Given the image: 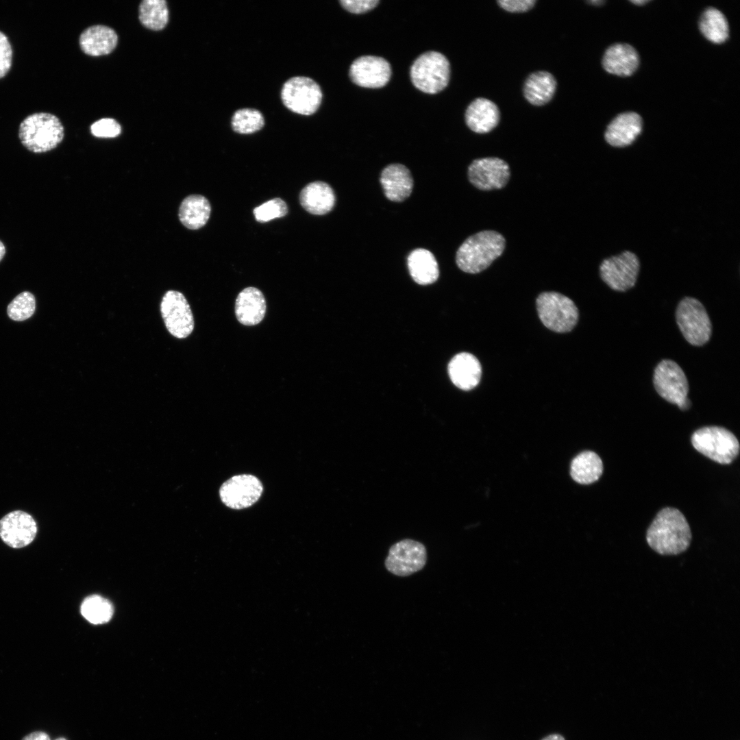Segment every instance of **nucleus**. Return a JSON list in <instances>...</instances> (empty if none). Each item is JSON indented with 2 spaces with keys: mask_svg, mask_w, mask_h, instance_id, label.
Here are the masks:
<instances>
[{
  "mask_svg": "<svg viewBox=\"0 0 740 740\" xmlns=\"http://www.w3.org/2000/svg\"><path fill=\"white\" fill-rule=\"evenodd\" d=\"M642 130V119L636 112L618 114L608 125L604 138L611 146L623 147L633 143Z\"/></svg>",
  "mask_w": 740,
  "mask_h": 740,
  "instance_id": "6ab92c4d",
  "label": "nucleus"
},
{
  "mask_svg": "<svg viewBox=\"0 0 740 740\" xmlns=\"http://www.w3.org/2000/svg\"><path fill=\"white\" fill-rule=\"evenodd\" d=\"M92 134L99 138H114L121 132V125L111 118H103L95 121L90 126Z\"/></svg>",
  "mask_w": 740,
  "mask_h": 740,
  "instance_id": "f704fd0d",
  "label": "nucleus"
},
{
  "mask_svg": "<svg viewBox=\"0 0 740 740\" xmlns=\"http://www.w3.org/2000/svg\"><path fill=\"white\" fill-rule=\"evenodd\" d=\"M426 560L425 545L415 540L405 539L390 547L384 565L391 574L408 576L422 569Z\"/></svg>",
  "mask_w": 740,
  "mask_h": 740,
  "instance_id": "9d476101",
  "label": "nucleus"
},
{
  "mask_svg": "<svg viewBox=\"0 0 740 740\" xmlns=\"http://www.w3.org/2000/svg\"><path fill=\"white\" fill-rule=\"evenodd\" d=\"M266 301L262 293L252 286L242 290L235 302V314L238 321L247 326L260 323L266 313Z\"/></svg>",
  "mask_w": 740,
  "mask_h": 740,
  "instance_id": "aec40b11",
  "label": "nucleus"
},
{
  "mask_svg": "<svg viewBox=\"0 0 740 740\" xmlns=\"http://www.w3.org/2000/svg\"><path fill=\"white\" fill-rule=\"evenodd\" d=\"M539 317L548 329L560 333L571 331L578 319V310L569 297L556 292H544L536 299Z\"/></svg>",
  "mask_w": 740,
  "mask_h": 740,
  "instance_id": "423d86ee",
  "label": "nucleus"
},
{
  "mask_svg": "<svg viewBox=\"0 0 740 740\" xmlns=\"http://www.w3.org/2000/svg\"><path fill=\"white\" fill-rule=\"evenodd\" d=\"M649 1H645V0H639V1L637 0V1H631V2H632V3H634V4H636V5H644V4L647 3H648V2H649Z\"/></svg>",
  "mask_w": 740,
  "mask_h": 740,
  "instance_id": "79ce46f5",
  "label": "nucleus"
},
{
  "mask_svg": "<svg viewBox=\"0 0 740 740\" xmlns=\"http://www.w3.org/2000/svg\"><path fill=\"white\" fill-rule=\"evenodd\" d=\"M336 197L331 186L321 181L307 184L299 194L301 206L309 213L322 215L330 212L334 206Z\"/></svg>",
  "mask_w": 740,
  "mask_h": 740,
  "instance_id": "b1692460",
  "label": "nucleus"
},
{
  "mask_svg": "<svg viewBox=\"0 0 740 740\" xmlns=\"http://www.w3.org/2000/svg\"><path fill=\"white\" fill-rule=\"evenodd\" d=\"M22 740H50V738L43 732H34L25 736Z\"/></svg>",
  "mask_w": 740,
  "mask_h": 740,
  "instance_id": "58836bf2",
  "label": "nucleus"
},
{
  "mask_svg": "<svg viewBox=\"0 0 740 740\" xmlns=\"http://www.w3.org/2000/svg\"><path fill=\"white\" fill-rule=\"evenodd\" d=\"M380 182L386 198L400 202L407 199L413 188L410 170L402 164H391L381 172Z\"/></svg>",
  "mask_w": 740,
  "mask_h": 740,
  "instance_id": "f3484780",
  "label": "nucleus"
},
{
  "mask_svg": "<svg viewBox=\"0 0 740 740\" xmlns=\"http://www.w3.org/2000/svg\"><path fill=\"white\" fill-rule=\"evenodd\" d=\"M500 113L497 105L486 98H477L467 107L465 122L473 132L484 134L494 129L500 121Z\"/></svg>",
  "mask_w": 740,
  "mask_h": 740,
  "instance_id": "4be33fe9",
  "label": "nucleus"
},
{
  "mask_svg": "<svg viewBox=\"0 0 740 740\" xmlns=\"http://www.w3.org/2000/svg\"><path fill=\"white\" fill-rule=\"evenodd\" d=\"M349 75L351 80L359 86L378 88L384 86L390 80L391 67L382 57L363 56L352 63Z\"/></svg>",
  "mask_w": 740,
  "mask_h": 740,
  "instance_id": "2eb2a0df",
  "label": "nucleus"
},
{
  "mask_svg": "<svg viewBox=\"0 0 740 740\" xmlns=\"http://www.w3.org/2000/svg\"><path fill=\"white\" fill-rule=\"evenodd\" d=\"M602 473V461L600 456L592 451L580 453L571 463V476L579 484H591L597 481Z\"/></svg>",
  "mask_w": 740,
  "mask_h": 740,
  "instance_id": "cd10ccee",
  "label": "nucleus"
},
{
  "mask_svg": "<svg viewBox=\"0 0 740 740\" xmlns=\"http://www.w3.org/2000/svg\"><path fill=\"white\" fill-rule=\"evenodd\" d=\"M323 98L319 85L312 79L296 76L282 86L281 99L291 111L301 115H311L319 109Z\"/></svg>",
  "mask_w": 740,
  "mask_h": 740,
  "instance_id": "1a4fd4ad",
  "label": "nucleus"
},
{
  "mask_svg": "<svg viewBox=\"0 0 740 740\" xmlns=\"http://www.w3.org/2000/svg\"><path fill=\"white\" fill-rule=\"evenodd\" d=\"M505 248L503 236L493 230L478 232L468 237L456 254L458 268L468 273H478L491 265Z\"/></svg>",
  "mask_w": 740,
  "mask_h": 740,
  "instance_id": "f03ea898",
  "label": "nucleus"
},
{
  "mask_svg": "<svg viewBox=\"0 0 740 740\" xmlns=\"http://www.w3.org/2000/svg\"><path fill=\"white\" fill-rule=\"evenodd\" d=\"M211 212L209 201L201 195H190L182 201L178 216L188 229L197 230L206 225Z\"/></svg>",
  "mask_w": 740,
  "mask_h": 740,
  "instance_id": "bb28decb",
  "label": "nucleus"
},
{
  "mask_svg": "<svg viewBox=\"0 0 740 740\" xmlns=\"http://www.w3.org/2000/svg\"><path fill=\"white\" fill-rule=\"evenodd\" d=\"M649 546L661 555H677L690 545L691 532L684 515L678 509L666 507L654 519L646 533Z\"/></svg>",
  "mask_w": 740,
  "mask_h": 740,
  "instance_id": "f257e3e1",
  "label": "nucleus"
},
{
  "mask_svg": "<svg viewBox=\"0 0 740 740\" xmlns=\"http://www.w3.org/2000/svg\"><path fill=\"white\" fill-rule=\"evenodd\" d=\"M535 0H500L499 5L510 12H524L532 9L536 3Z\"/></svg>",
  "mask_w": 740,
  "mask_h": 740,
  "instance_id": "4c0bfd02",
  "label": "nucleus"
},
{
  "mask_svg": "<svg viewBox=\"0 0 740 740\" xmlns=\"http://www.w3.org/2000/svg\"><path fill=\"white\" fill-rule=\"evenodd\" d=\"M653 382L656 392L666 401L682 410L690 407L688 381L676 362L668 359L660 362L654 369Z\"/></svg>",
  "mask_w": 740,
  "mask_h": 740,
  "instance_id": "6e6552de",
  "label": "nucleus"
},
{
  "mask_svg": "<svg viewBox=\"0 0 740 740\" xmlns=\"http://www.w3.org/2000/svg\"><path fill=\"white\" fill-rule=\"evenodd\" d=\"M541 740H566L564 736L559 733L550 734Z\"/></svg>",
  "mask_w": 740,
  "mask_h": 740,
  "instance_id": "ea45409f",
  "label": "nucleus"
},
{
  "mask_svg": "<svg viewBox=\"0 0 740 740\" xmlns=\"http://www.w3.org/2000/svg\"><path fill=\"white\" fill-rule=\"evenodd\" d=\"M676 319L684 338L692 345L706 343L712 334V325L704 306L698 299L685 297L678 305Z\"/></svg>",
  "mask_w": 740,
  "mask_h": 740,
  "instance_id": "0eeeda50",
  "label": "nucleus"
},
{
  "mask_svg": "<svg viewBox=\"0 0 740 740\" xmlns=\"http://www.w3.org/2000/svg\"><path fill=\"white\" fill-rule=\"evenodd\" d=\"M699 27L704 36L712 42L723 43L728 38V21L725 16L715 8H708L702 13Z\"/></svg>",
  "mask_w": 740,
  "mask_h": 740,
  "instance_id": "c85d7f7f",
  "label": "nucleus"
},
{
  "mask_svg": "<svg viewBox=\"0 0 740 740\" xmlns=\"http://www.w3.org/2000/svg\"><path fill=\"white\" fill-rule=\"evenodd\" d=\"M510 177L508 164L503 160L483 158L474 160L468 167L469 182L482 190L500 189L504 187Z\"/></svg>",
  "mask_w": 740,
  "mask_h": 740,
  "instance_id": "4468645a",
  "label": "nucleus"
},
{
  "mask_svg": "<svg viewBox=\"0 0 740 740\" xmlns=\"http://www.w3.org/2000/svg\"><path fill=\"white\" fill-rule=\"evenodd\" d=\"M38 532L32 516L22 510H14L0 520V537L8 546L21 548L30 544Z\"/></svg>",
  "mask_w": 740,
  "mask_h": 740,
  "instance_id": "dca6fc26",
  "label": "nucleus"
},
{
  "mask_svg": "<svg viewBox=\"0 0 740 740\" xmlns=\"http://www.w3.org/2000/svg\"><path fill=\"white\" fill-rule=\"evenodd\" d=\"M264 125L262 114L256 109L242 108L236 110L231 121L233 130L241 134H249L260 130Z\"/></svg>",
  "mask_w": 740,
  "mask_h": 740,
  "instance_id": "2f4dec72",
  "label": "nucleus"
},
{
  "mask_svg": "<svg viewBox=\"0 0 740 740\" xmlns=\"http://www.w3.org/2000/svg\"><path fill=\"white\" fill-rule=\"evenodd\" d=\"M589 3L593 4V5L599 6V5H602V4H604V1H600V0H598V1H589Z\"/></svg>",
  "mask_w": 740,
  "mask_h": 740,
  "instance_id": "37998d69",
  "label": "nucleus"
},
{
  "mask_svg": "<svg viewBox=\"0 0 740 740\" xmlns=\"http://www.w3.org/2000/svg\"><path fill=\"white\" fill-rule=\"evenodd\" d=\"M254 214L259 223H266L288 213V206L280 198H274L254 208Z\"/></svg>",
  "mask_w": 740,
  "mask_h": 740,
  "instance_id": "72a5a7b5",
  "label": "nucleus"
},
{
  "mask_svg": "<svg viewBox=\"0 0 740 740\" xmlns=\"http://www.w3.org/2000/svg\"><path fill=\"white\" fill-rule=\"evenodd\" d=\"M263 486L260 480L250 474L232 477L221 486L222 502L232 509H243L252 506L260 497Z\"/></svg>",
  "mask_w": 740,
  "mask_h": 740,
  "instance_id": "ddd939ff",
  "label": "nucleus"
},
{
  "mask_svg": "<svg viewBox=\"0 0 740 740\" xmlns=\"http://www.w3.org/2000/svg\"><path fill=\"white\" fill-rule=\"evenodd\" d=\"M64 127L55 115L38 112L29 115L20 124L18 137L29 151L40 153L49 151L62 141Z\"/></svg>",
  "mask_w": 740,
  "mask_h": 740,
  "instance_id": "7ed1b4c3",
  "label": "nucleus"
},
{
  "mask_svg": "<svg viewBox=\"0 0 740 740\" xmlns=\"http://www.w3.org/2000/svg\"><path fill=\"white\" fill-rule=\"evenodd\" d=\"M80 610L82 616L93 624L109 621L114 613L111 602L99 595L87 597L83 601Z\"/></svg>",
  "mask_w": 740,
  "mask_h": 740,
  "instance_id": "7c9ffc66",
  "label": "nucleus"
},
{
  "mask_svg": "<svg viewBox=\"0 0 740 740\" xmlns=\"http://www.w3.org/2000/svg\"><path fill=\"white\" fill-rule=\"evenodd\" d=\"M82 50L87 55L99 56L111 53L116 47L118 36L110 27L97 25L84 30L79 39Z\"/></svg>",
  "mask_w": 740,
  "mask_h": 740,
  "instance_id": "5701e85b",
  "label": "nucleus"
},
{
  "mask_svg": "<svg viewBox=\"0 0 740 740\" xmlns=\"http://www.w3.org/2000/svg\"><path fill=\"white\" fill-rule=\"evenodd\" d=\"M35 308L36 300L34 295L29 291H23L9 304L7 313L11 319L22 321L33 315Z\"/></svg>",
  "mask_w": 740,
  "mask_h": 740,
  "instance_id": "473e14b6",
  "label": "nucleus"
},
{
  "mask_svg": "<svg viewBox=\"0 0 740 740\" xmlns=\"http://www.w3.org/2000/svg\"><path fill=\"white\" fill-rule=\"evenodd\" d=\"M693 447L704 456L722 465L731 463L739 453V443L728 430L719 426H706L693 432Z\"/></svg>",
  "mask_w": 740,
  "mask_h": 740,
  "instance_id": "20e7f679",
  "label": "nucleus"
},
{
  "mask_svg": "<svg viewBox=\"0 0 740 740\" xmlns=\"http://www.w3.org/2000/svg\"><path fill=\"white\" fill-rule=\"evenodd\" d=\"M410 75L412 84L417 89L426 93L435 94L443 90L449 83V62L440 52L427 51L414 61Z\"/></svg>",
  "mask_w": 740,
  "mask_h": 740,
  "instance_id": "39448f33",
  "label": "nucleus"
},
{
  "mask_svg": "<svg viewBox=\"0 0 740 740\" xmlns=\"http://www.w3.org/2000/svg\"><path fill=\"white\" fill-rule=\"evenodd\" d=\"M341 5L347 11L361 14L373 9L379 3L378 0H341Z\"/></svg>",
  "mask_w": 740,
  "mask_h": 740,
  "instance_id": "e433bc0d",
  "label": "nucleus"
},
{
  "mask_svg": "<svg viewBox=\"0 0 740 740\" xmlns=\"http://www.w3.org/2000/svg\"><path fill=\"white\" fill-rule=\"evenodd\" d=\"M448 373L451 381L458 388L469 391L479 383L482 367L479 360L473 354L462 352L454 356L448 365Z\"/></svg>",
  "mask_w": 740,
  "mask_h": 740,
  "instance_id": "a211bd4d",
  "label": "nucleus"
},
{
  "mask_svg": "<svg viewBox=\"0 0 740 740\" xmlns=\"http://www.w3.org/2000/svg\"><path fill=\"white\" fill-rule=\"evenodd\" d=\"M639 64V55L631 45L616 43L610 46L604 52L602 66L606 71L618 76H629L637 69Z\"/></svg>",
  "mask_w": 740,
  "mask_h": 740,
  "instance_id": "412c9836",
  "label": "nucleus"
},
{
  "mask_svg": "<svg viewBox=\"0 0 740 740\" xmlns=\"http://www.w3.org/2000/svg\"><path fill=\"white\" fill-rule=\"evenodd\" d=\"M407 264L413 280L421 285H428L436 281L439 275L437 261L428 250L417 248L408 256Z\"/></svg>",
  "mask_w": 740,
  "mask_h": 740,
  "instance_id": "393cba45",
  "label": "nucleus"
},
{
  "mask_svg": "<svg viewBox=\"0 0 740 740\" xmlns=\"http://www.w3.org/2000/svg\"><path fill=\"white\" fill-rule=\"evenodd\" d=\"M5 254V247L3 242L0 241V261L3 259Z\"/></svg>",
  "mask_w": 740,
  "mask_h": 740,
  "instance_id": "a19ab883",
  "label": "nucleus"
},
{
  "mask_svg": "<svg viewBox=\"0 0 740 740\" xmlns=\"http://www.w3.org/2000/svg\"><path fill=\"white\" fill-rule=\"evenodd\" d=\"M169 9L164 0H144L138 8V18L145 27L159 31L164 29L169 21Z\"/></svg>",
  "mask_w": 740,
  "mask_h": 740,
  "instance_id": "c756f323",
  "label": "nucleus"
},
{
  "mask_svg": "<svg viewBox=\"0 0 740 740\" xmlns=\"http://www.w3.org/2000/svg\"><path fill=\"white\" fill-rule=\"evenodd\" d=\"M639 268L637 256L626 251L603 260L600 273L602 280L610 288L626 291L634 286Z\"/></svg>",
  "mask_w": 740,
  "mask_h": 740,
  "instance_id": "f8f14e48",
  "label": "nucleus"
},
{
  "mask_svg": "<svg viewBox=\"0 0 740 740\" xmlns=\"http://www.w3.org/2000/svg\"><path fill=\"white\" fill-rule=\"evenodd\" d=\"M160 312L169 332L177 338L188 337L194 329V318L184 295L174 290L164 295Z\"/></svg>",
  "mask_w": 740,
  "mask_h": 740,
  "instance_id": "9b49d317",
  "label": "nucleus"
},
{
  "mask_svg": "<svg viewBox=\"0 0 740 740\" xmlns=\"http://www.w3.org/2000/svg\"><path fill=\"white\" fill-rule=\"evenodd\" d=\"M56 740H66V739H64V738H59V739H57Z\"/></svg>",
  "mask_w": 740,
  "mask_h": 740,
  "instance_id": "c03bdc74",
  "label": "nucleus"
},
{
  "mask_svg": "<svg viewBox=\"0 0 740 740\" xmlns=\"http://www.w3.org/2000/svg\"><path fill=\"white\" fill-rule=\"evenodd\" d=\"M12 49L8 37L0 32V78L4 77L12 65Z\"/></svg>",
  "mask_w": 740,
  "mask_h": 740,
  "instance_id": "c9c22d12",
  "label": "nucleus"
},
{
  "mask_svg": "<svg viewBox=\"0 0 740 740\" xmlns=\"http://www.w3.org/2000/svg\"><path fill=\"white\" fill-rule=\"evenodd\" d=\"M556 88L555 77L547 71L531 73L523 85V95L534 106H543L553 97Z\"/></svg>",
  "mask_w": 740,
  "mask_h": 740,
  "instance_id": "a878e982",
  "label": "nucleus"
}]
</instances>
